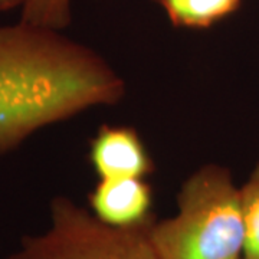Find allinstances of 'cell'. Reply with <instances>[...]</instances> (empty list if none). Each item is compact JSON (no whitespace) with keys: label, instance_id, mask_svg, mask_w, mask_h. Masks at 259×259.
Returning <instances> with one entry per match:
<instances>
[{"label":"cell","instance_id":"obj_1","mask_svg":"<svg viewBox=\"0 0 259 259\" xmlns=\"http://www.w3.org/2000/svg\"><path fill=\"white\" fill-rule=\"evenodd\" d=\"M124 79L98 52L61 30L0 25V157L39 130L125 97Z\"/></svg>","mask_w":259,"mask_h":259},{"label":"cell","instance_id":"obj_2","mask_svg":"<svg viewBox=\"0 0 259 259\" xmlns=\"http://www.w3.org/2000/svg\"><path fill=\"white\" fill-rule=\"evenodd\" d=\"M176 199V216L147 226L158 259H243L241 189L228 167L197 168L183 182Z\"/></svg>","mask_w":259,"mask_h":259},{"label":"cell","instance_id":"obj_3","mask_svg":"<svg viewBox=\"0 0 259 259\" xmlns=\"http://www.w3.org/2000/svg\"><path fill=\"white\" fill-rule=\"evenodd\" d=\"M49 213V229L23 235L18 249L3 259H158L148 241L150 223L134 229L111 228L66 196L54 197Z\"/></svg>","mask_w":259,"mask_h":259},{"label":"cell","instance_id":"obj_4","mask_svg":"<svg viewBox=\"0 0 259 259\" xmlns=\"http://www.w3.org/2000/svg\"><path fill=\"white\" fill-rule=\"evenodd\" d=\"M88 158L100 180L144 179L156 170L139 131L128 125L102 124L90 141Z\"/></svg>","mask_w":259,"mask_h":259},{"label":"cell","instance_id":"obj_5","mask_svg":"<svg viewBox=\"0 0 259 259\" xmlns=\"http://www.w3.org/2000/svg\"><path fill=\"white\" fill-rule=\"evenodd\" d=\"M88 204L100 222L118 229L143 228L157 219L153 186L140 177L100 180L88 193Z\"/></svg>","mask_w":259,"mask_h":259},{"label":"cell","instance_id":"obj_6","mask_svg":"<svg viewBox=\"0 0 259 259\" xmlns=\"http://www.w3.org/2000/svg\"><path fill=\"white\" fill-rule=\"evenodd\" d=\"M175 28L209 29L238 12L242 0H153Z\"/></svg>","mask_w":259,"mask_h":259},{"label":"cell","instance_id":"obj_7","mask_svg":"<svg viewBox=\"0 0 259 259\" xmlns=\"http://www.w3.org/2000/svg\"><path fill=\"white\" fill-rule=\"evenodd\" d=\"M245 219L243 259H259V163L241 187Z\"/></svg>","mask_w":259,"mask_h":259},{"label":"cell","instance_id":"obj_8","mask_svg":"<svg viewBox=\"0 0 259 259\" xmlns=\"http://www.w3.org/2000/svg\"><path fill=\"white\" fill-rule=\"evenodd\" d=\"M35 26L64 30L71 25V0H26L20 19Z\"/></svg>","mask_w":259,"mask_h":259},{"label":"cell","instance_id":"obj_9","mask_svg":"<svg viewBox=\"0 0 259 259\" xmlns=\"http://www.w3.org/2000/svg\"><path fill=\"white\" fill-rule=\"evenodd\" d=\"M26 0H0V12L22 8Z\"/></svg>","mask_w":259,"mask_h":259}]
</instances>
